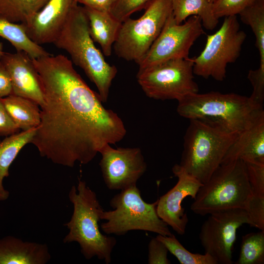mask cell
Segmentation results:
<instances>
[{
	"mask_svg": "<svg viewBox=\"0 0 264 264\" xmlns=\"http://www.w3.org/2000/svg\"><path fill=\"white\" fill-rule=\"evenodd\" d=\"M0 141H1V140H0Z\"/></svg>",
	"mask_w": 264,
	"mask_h": 264,
	"instance_id": "obj_39",
	"label": "cell"
},
{
	"mask_svg": "<svg viewBox=\"0 0 264 264\" xmlns=\"http://www.w3.org/2000/svg\"><path fill=\"white\" fill-rule=\"evenodd\" d=\"M44 97L41 121L31 142L41 156L55 164L73 167L87 164L107 144L126 134L119 116L107 109L62 54L32 59Z\"/></svg>",
	"mask_w": 264,
	"mask_h": 264,
	"instance_id": "obj_1",
	"label": "cell"
},
{
	"mask_svg": "<svg viewBox=\"0 0 264 264\" xmlns=\"http://www.w3.org/2000/svg\"><path fill=\"white\" fill-rule=\"evenodd\" d=\"M251 195L243 161L222 163L199 188L191 210L205 216L230 209H244Z\"/></svg>",
	"mask_w": 264,
	"mask_h": 264,
	"instance_id": "obj_6",
	"label": "cell"
},
{
	"mask_svg": "<svg viewBox=\"0 0 264 264\" xmlns=\"http://www.w3.org/2000/svg\"><path fill=\"white\" fill-rule=\"evenodd\" d=\"M172 14L178 24L193 16H198L202 26L212 30L217 25L219 20L214 16L213 3L209 0H171Z\"/></svg>",
	"mask_w": 264,
	"mask_h": 264,
	"instance_id": "obj_22",
	"label": "cell"
},
{
	"mask_svg": "<svg viewBox=\"0 0 264 264\" xmlns=\"http://www.w3.org/2000/svg\"><path fill=\"white\" fill-rule=\"evenodd\" d=\"M113 0H76L77 4L95 10L110 12Z\"/></svg>",
	"mask_w": 264,
	"mask_h": 264,
	"instance_id": "obj_36",
	"label": "cell"
},
{
	"mask_svg": "<svg viewBox=\"0 0 264 264\" xmlns=\"http://www.w3.org/2000/svg\"><path fill=\"white\" fill-rule=\"evenodd\" d=\"M9 117L19 130L36 128L41 121V110L34 101L11 94L1 98Z\"/></svg>",
	"mask_w": 264,
	"mask_h": 264,
	"instance_id": "obj_21",
	"label": "cell"
},
{
	"mask_svg": "<svg viewBox=\"0 0 264 264\" xmlns=\"http://www.w3.org/2000/svg\"><path fill=\"white\" fill-rule=\"evenodd\" d=\"M50 259L45 244L11 236L0 239V264H45Z\"/></svg>",
	"mask_w": 264,
	"mask_h": 264,
	"instance_id": "obj_17",
	"label": "cell"
},
{
	"mask_svg": "<svg viewBox=\"0 0 264 264\" xmlns=\"http://www.w3.org/2000/svg\"><path fill=\"white\" fill-rule=\"evenodd\" d=\"M244 210L252 222V226L264 231V196L252 194Z\"/></svg>",
	"mask_w": 264,
	"mask_h": 264,
	"instance_id": "obj_31",
	"label": "cell"
},
{
	"mask_svg": "<svg viewBox=\"0 0 264 264\" xmlns=\"http://www.w3.org/2000/svg\"><path fill=\"white\" fill-rule=\"evenodd\" d=\"M19 130L9 117L0 98V136H7Z\"/></svg>",
	"mask_w": 264,
	"mask_h": 264,
	"instance_id": "obj_34",
	"label": "cell"
},
{
	"mask_svg": "<svg viewBox=\"0 0 264 264\" xmlns=\"http://www.w3.org/2000/svg\"><path fill=\"white\" fill-rule=\"evenodd\" d=\"M192 58L169 60L138 70L137 82L145 94L156 100L177 101L198 92Z\"/></svg>",
	"mask_w": 264,
	"mask_h": 264,
	"instance_id": "obj_10",
	"label": "cell"
},
{
	"mask_svg": "<svg viewBox=\"0 0 264 264\" xmlns=\"http://www.w3.org/2000/svg\"><path fill=\"white\" fill-rule=\"evenodd\" d=\"M237 159L264 161V115L238 134L221 163Z\"/></svg>",
	"mask_w": 264,
	"mask_h": 264,
	"instance_id": "obj_18",
	"label": "cell"
},
{
	"mask_svg": "<svg viewBox=\"0 0 264 264\" xmlns=\"http://www.w3.org/2000/svg\"><path fill=\"white\" fill-rule=\"evenodd\" d=\"M264 263V231L250 233L243 236L241 251L236 264Z\"/></svg>",
	"mask_w": 264,
	"mask_h": 264,
	"instance_id": "obj_26",
	"label": "cell"
},
{
	"mask_svg": "<svg viewBox=\"0 0 264 264\" xmlns=\"http://www.w3.org/2000/svg\"><path fill=\"white\" fill-rule=\"evenodd\" d=\"M239 15L242 22L249 25L254 34L255 45L260 56V66H264V0H256Z\"/></svg>",
	"mask_w": 264,
	"mask_h": 264,
	"instance_id": "obj_25",
	"label": "cell"
},
{
	"mask_svg": "<svg viewBox=\"0 0 264 264\" xmlns=\"http://www.w3.org/2000/svg\"><path fill=\"white\" fill-rule=\"evenodd\" d=\"M156 237L164 244L168 251L175 256L181 264H217L208 254L190 252L174 234L171 236L157 235Z\"/></svg>",
	"mask_w": 264,
	"mask_h": 264,
	"instance_id": "obj_27",
	"label": "cell"
},
{
	"mask_svg": "<svg viewBox=\"0 0 264 264\" xmlns=\"http://www.w3.org/2000/svg\"><path fill=\"white\" fill-rule=\"evenodd\" d=\"M0 60L10 77L13 94L29 99L39 106L44 103L43 94L38 72L26 53L4 52Z\"/></svg>",
	"mask_w": 264,
	"mask_h": 264,
	"instance_id": "obj_16",
	"label": "cell"
},
{
	"mask_svg": "<svg viewBox=\"0 0 264 264\" xmlns=\"http://www.w3.org/2000/svg\"><path fill=\"white\" fill-rule=\"evenodd\" d=\"M177 101L176 110L181 116L211 122L237 133L264 115L263 107L255 104L249 97L234 93L197 92Z\"/></svg>",
	"mask_w": 264,
	"mask_h": 264,
	"instance_id": "obj_3",
	"label": "cell"
},
{
	"mask_svg": "<svg viewBox=\"0 0 264 264\" xmlns=\"http://www.w3.org/2000/svg\"><path fill=\"white\" fill-rule=\"evenodd\" d=\"M84 7V6H83ZM89 26L90 36L101 46L105 56L111 55L122 22L110 12L84 7Z\"/></svg>",
	"mask_w": 264,
	"mask_h": 264,
	"instance_id": "obj_19",
	"label": "cell"
},
{
	"mask_svg": "<svg viewBox=\"0 0 264 264\" xmlns=\"http://www.w3.org/2000/svg\"><path fill=\"white\" fill-rule=\"evenodd\" d=\"M209 0L213 3L215 0Z\"/></svg>",
	"mask_w": 264,
	"mask_h": 264,
	"instance_id": "obj_38",
	"label": "cell"
},
{
	"mask_svg": "<svg viewBox=\"0 0 264 264\" xmlns=\"http://www.w3.org/2000/svg\"><path fill=\"white\" fill-rule=\"evenodd\" d=\"M246 38L245 33L240 29L237 16L225 17L220 28L207 35L202 51L192 58L194 74L205 79L212 77L223 81L228 64L239 57Z\"/></svg>",
	"mask_w": 264,
	"mask_h": 264,
	"instance_id": "obj_9",
	"label": "cell"
},
{
	"mask_svg": "<svg viewBox=\"0 0 264 264\" xmlns=\"http://www.w3.org/2000/svg\"><path fill=\"white\" fill-rule=\"evenodd\" d=\"M12 93V86L9 73L0 60V98Z\"/></svg>",
	"mask_w": 264,
	"mask_h": 264,
	"instance_id": "obj_35",
	"label": "cell"
},
{
	"mask_svg": "<svg viewBox=\"0 0 264 264\" xmlns=\"http://www.w3.org/2000/svg\"><path fill=\"white\" fill-rule=\"evenodd\" d=\"M168 250L156 237L153 238L148 244V263L149 264H170L167 257Z\"/></svg>",
	"mask_w": 264,
	"mask_h": 264,
	"instance_id": "obj_33",
	"label": "cell"
},
{
	"mask_svg": "<svg viewBox=\"0 0 264 264\" xmlns=\"http://www.w3.org/2000/svg\"><path fill=\"white\" fill-rule=\"evenodd\" d=\"M256 0H215L213 2V13L218 20L221 17L236 16Z\"/></svg>",
	"mask_w": 264,
	"mask_h": 264,
	"instance_id": "obj_30",
	"label": "cell"
},
{
	"mask_svg": "<svg viewBox=\"0 0 264 264\" xmlns=\"http://www.w3.org/2000/svg\"><path fill=\"white\" fill-rule=\"evenodd\" d=\"M94 43L84 8L76 4L53 43L67 52L72 62L83 69L96 87L102 102L105 103L109 98L117 69L106 61Z\"/></svg>",
	"mask_w": 264,
	"mask_h": 264,
	"instance_id": "obj_2",
	"label": "cell"
},
{
	"mask_svg": "<svg viewBox=\"0 0 264 264\" xmlns=\"http://www.w3.org/2000/svg\"><path fill=\"white\" fill-rule=\"evenodd\" d=\"M36 128L22 131L6 136L0 141V201L9 197V192L3 185L5 177L9 176V169L20 151L31 142L35 134Z\"/></svg>",
	"mask_w": 264,
	"mask_h": 264,
	"instance_id": "obj_20",
	"label": "cell"
},
{
	"mask_svg": "<svg viewBox=\"0 0 264 264\" xmlns=\"http://www.w3.org/2000/svg\"><path fill=\"white\" fill-rule=\"evenodd\" d=\"M238 134L211 122L190 119L179 165L200 183H205L221 164Z\"/></svg>",
	"mask_w": 264,
	"mask_h": 264,
	"instance_id": "obj_5",
	"label": "cell"
},
{
	"mask_svg": "<svg viewBox=\"0 0 264 264\" xmlns=\"http://www.w3.org/2000/svg\"><path fill=\"white\" fill-rule=\"evenodd\" d=\"M247 78L250 81L253 91L249 96L256 105L263 107L264 101V66H259L255 70H250Z\"/></svg>",
	"mask_w": 264,
	"mask_h": 264,
	"instance_id": "obj_32",
	"label": "cell"
},
{
	"mask_svg": "<svg viewBox=\"0 0 264 264\" xmlns=\"http://www.w3.org/2000/svg\"><path fill=\"white\" fill-rule=\"evenodd\" d=\"M99 153V165L109 189L122 190L136 185L146 171L147 164L139 148L115 149L107 144Z\"/></svg>",
	"mask_w": 264,
	"mask_h": 264,
	"instance_id": "obj_13",
	"label": "cell"
},
{
	"mask_svg": "<svg viewBox=\"0 0 264 264\" xmlns=\"http://www.w3.org/2000/svg\"><path fill=\"white\" fill-rule=\"evenodd\" d=\"M0 37L10 42L16 51L24 52L32 59L50 54L29 38L22 23L0 20Z\"/></svg>",
	"mask_w": 264,
	"mask_h": 264,
	"instance_id": "obj_23",
	"label": "cell"
},
{
	"mask_svg": "<svg viewBox=\"0 0 264 264\" xmlns=\"http://www.w3.org/2000/svg\"><path fill=\"white\" fill-rule=\"evenodd\" d=\"M252 194L264 196V161L243 160Z\"/></svg>",
	"mask_w": 264,
	"mask_h": 264,
	"instance_id": "obj_29",
	"label": "cell"
},
{
	"mask_svg": "<svg viewBox=\"0 0 264 264\" xmlns=\"http://www.w3.org/2000/svg\"><path fill=\"white\" fill-rule=\"evenodd\" d=\"M49 0H0V20L25 23L46 4Z\"/></svg>",
	"mask_w": 264,
	"mask_h": 264,
	"instance_id": "obj_24",
	"label": "cell"
},
{
	"mask_svg": "<svg viewBox=\"0 0 264 264\" xmlns=\"http://www.w3.org/2000/svg\"><path fill=\"white\" fill-rule=\"evenodd\" d=\"M3 47L2 43L0 41V59L4 54Z\"/></svg>",
	"mask_w": 264,
	"mask_h": 264,
	"instance_id": "obj_37",
	"label": "cell"
},
{
	"mask_svg": "<svg viewBox=\"0 0 264 264\" xmlns=\"http://www.w3.org/2000/svg\"><path fill=\"white\" fill-rule=\"evenodd\" d=\"M204 33L198 16H191L183 24H178L172 13L159 36L137 63L139 70L171 60L189 58L191 47Z\"/></svg>",
	"mask_w": 264,
	"mask_h": 264,
	"instance_id": "obj_11",
	"label": "cell"
},
{
	"mask_svg": "<svg viewBox=\"0 0 264 264\" xmlns=\"http://www.w3.org/2000/svg\"><path fill=\"white\" fill-rule=\"evenodd\" d=\"M172 13L171 0H155L140 17L123 22L113 46L115 54L137 63L159 36Z\"/></svg>",
	"mask_w": 264,
	"mask_h": 264,
	"instance_id": "obj_8",
	"label": "cell"
},
{
	"mask_svg": "<svg viewBox=\"0 0 264 264\" xmlns=\"http://www.w3.org/2000/svg\"><path fill=\"white\" fill-rule=\"evenodd\" d=\"M155 0H113L110 12L122 22L134 12L146 9Z\"/></svg>",
	"mask_w": 264,
	"mask_h": 264,
	"instance_id": "obj_28",
	"label": "cell"
},
{
	"mask_svg": "<svg viewBox=\"0 0 264 264\" xmlns=\"http://www.w3.org/2000/svg\"><path fill=\"white\" fill-rule=\"evenodd\" d=\"M158 199L149 203L136 185L121 190L110 200L112 210L103 211L100 228L106 235H124L132 230L150 231L163 236L173 234L156 212Z\"/></svg>",
	"mask_w": 264,
	"mask_h": 264,
	"instance_id": "obj_7",
	"label": "cell"
},
{
	"mask_svg": "<svg viewBox=\"0 0 264 264\" xmlns=\"http://www.w3.org/2000/svg\"><path fill=\"white\" fill-rule=\"evenodd\" d=\"M172 172L178 178L176 184L162 196L156 206L158 217L170 226L178 234H185L188 218L181 203L187 197L194 199L203 184L186 173L178 164L172 168Z\"/></svg>",
	"mask_w": 264,
	"mask_h": 264,
	"instance_id": "obj_14",
	"label": "cell"
},
{
	"mask_svg": "<svg viewBox=\"0 0 264 264\" xmlns=\"http://www.w3.org/2000/svg\"><path fill=\"white\" fill-rule=\"evenodd\" d=\"M209 215L199 234L205 253L211 256L217 264H232L237 229L244 224L252 226L248 213L244 209L234 208Z\"/></svg>",
	"mask_w": 264,
	"mask_h": 264,
	"instance_id": "obj_12",
	"label": "cell"
},
{
	"mask_svg": "<svg viewBox=\"0 0 264 264\" xmlns=\"http://www.w3.org/2000/svg\"><path fill=\"white\" fill-rule=\"evenodd\" d=\"M76 0H49L29 21L22 23L36 44L53 43L66 22Z\"/></svg>",
	"mask_w": 264,
	"mask_h": 264,
	"instance_id": "obj_15",
	"label": "cell"
},
{
	"mask_svg": "<svg viewBox=\"0 0 264 264\" xmlns=\"http://www.w3.org/2000/svg\"><path fill=\"white\" fill-rule=\"evenodd\" d=\"M68 198L73 210L69 221L65 224L68 232L63 239L64 242H76L85 259L97 257L109 264L117 241L114 237L101 232L99 221L104 209L96 193L85 181L79 179L77 187H71Z\"/></svg>",
	"mask_w": 264,
	"mask_h": 264,
	"instance_id": "obj_4",
	"label": "cell"
}]
</instances>
